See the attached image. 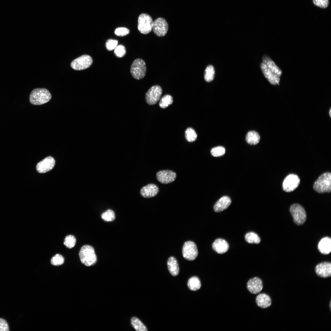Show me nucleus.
<instances>
[{
  "label": "nucleus",
  "mask_w": 331,
  "mask_h": 331,
  "mask_svg": "<svg viewBox=\"0 0 331 331\" xmlns=\"http://www.w3.org/2000/svg\"><path fill=\"white\" fill-rule=\"evenodd\" d=\"M248 291L251 294H257L262 290L263 284L262 280L259 278L255 277L250 279L246 284Z\"/></svg>",
  "instance_id": "nucleus-13"
},
{
  "label": "nucleus",
  "mask_w": 331,
  "mask_h": 331,
  "mask_svg": "<svg viewBox=\"0 0 331 331\" xmlns=\"http://www.w3.org/2000/svg\"><path fill=\"white\" fill-rule=\"evenodd\" d=\"M331 108H330V110H329V116H330V117H331Z\"/></svg>",
  "instance_id": "nucleus-39"
},
{
  "label": "nucleus",
  "mask_w": 331,
  "mask_h": 331,
  "mask_svg": "<svg viewBox=\"0 0 331 331\" xmlns=\"http://www.w3.org/2000/svg\"><path fill=\"white\" fill-rule=\"evenodd\" d=\"M260 139V137L259 134L255 131H251L248 132L245 138L247 143L252 145H255L258 143Z\"/></svg>",
  "instance_id": "nucleus-23"
},
{
  "label": "nucleus",
  "mask_w": 331,
  "mask_h": 331,
  "mask_svg": "<svg viewBox=\"0 0 331 331\" xmlns=\"http://www.w3.org/2000/svg\"><path fill=\"white\" fill-rule=\"evenodd\" d=\"M153 21L151 16L146 13H142L138 17V29L141 33L146 34L152 31Z\"/></svg>",
  "instance_id": "nucleus-7"
},
{
  "label": "nucleus",
  "mask_w": 331,
  "mask_h": 331,
  "mask_svg": "<svg viewBox=\"0 0 331 331\" xmlns=\"http://www.w3.org/2000/svg\"><path fill=\"white\" fill-rule=\"evenodd\" d=\"M79 255L81 262L86 266L93 265L97 261L94 249L90 245L82 246L80 250Z\"/></svg>",
  "instance_id": "nucleus-3"
},
{
  "label": "nucleus",
  "mask_w": 331,
  "mask_h": 331,
  "mask_svg": "<svg viewBox=\"0 0 331 331\" xmlns=\"http://www.w3.org/2000/svg\"><path fill=\"white\" fill-rule=\"evenodd\" d=\"M329 307H330V309H331V302H330V303Z\"/></svg>",
  "instance_id": "nucleus-40"
},
{
  "label": "nucleus",
  "mask_w": 331,
  "mask_h": 331,
  "mask_svg": "<svg viewBox=\"0 0 331 331\" xmlns=\"http://www.w3.org/2000/svg\"><path fill=\"white\" fill-rule=\"evenodd\" d=\"M167 264L168 270L171 275L173 276H177L179 273V267L176 258L173 257H169Z\"/></svg>",
  "instance_id": "nucleus-22"
},
{
  "label": "nucleus",
  "mask_w": 331,
  "mask_h": 331,
  "mask_svg": "<svg viewBox=\"0 0 331 331\" xmlns=\"http://www.w3.org/2000/svg\"><path fill=\"white\" fill-rule=\"evenodd\" d=\"M290 211L295 223L298 225H303L306 222L307 216L306 211L300 205L295 204L290 208Z\"/></svg>",
  "instance_id": "nucleus-6"
},
{
  "label": "nucleus",
  "mask_w": 331,
  "mask_h": 331,
  "mask_svg": "<svg viewBox=\"0 0 331 331\" xmlns=\"http://www.w3.org/2000/svg\"><path fill=\"white\" fill-rule=\"evenodd\" d=\"M168 28L167 21L162 17H158L153 21L152 30L154 33L158 36H165L168 32Z\"/></svg>",
  "instance_id": "nucleus-12"
},
{
  "label": "nucleus",
  "mask_w": 331,
  "mask_h": 331,
  "mask_svg": "<svg viewBox=\"0 0 331 331\" xmlns=\"http://www.w3.org/2000/svg\"><path fill=\"white\" fill-rule=\"evenodd\" d=\"M131 323L134 329L137 331H146V326L138 318L133 317L131 319Z\"/></svg>",
  "instance_id": "nucleus-26"
},
{
  "label": "nucleus",
  "mask_w": 331,
  "mask_h": 331,
  "mask_svg": "<svg viewBox=\"0 0 331 331\" xmlns=\"http://www.w3.org/2000/svg\"><path fill=\"white\" fill-rule=\"evenodd\" d=\"M314 4L316 6L323 8L327 7L329 5V0H313Z\"/></svg>",
  "instance_id": "nucleus-37"
},
{
  "label": "nucleus",
  "mask_w": 331,
  "mask_h": 331,
  "mask_svg": "<svg viewBox=\"0 0 331 331\" xmlns=\"http://www.w3.org/2000/svg\"><path fill=\"white\" fill-rule=\"evenodd\" d=\"M185 136L186 140L188 142H192L196 140L197 135L193 128L191 127H188L185 131Z\"/></svg>",
  "instance_id": "nucleus-28"
},
{
  "label": "nucleus",
  "mask_w": 331,
  "mask_h": 331,
  "mask_svg": "<svg viewBox=\"0 0 331 331\" xmlns=\"http://www.w3.org/2000/svg\"><path fill=\"white\" fill-rule=\"evenodd\" d=\"M126 52L125 47L122 45L117 46L115 48L114 51L115 55L118 58H121L124 56Z\"/></svg>",
  "instance_id": "nucleus-34"
},
{
  "label": "nucleus",
  "mask_w": 331,
  "mask_h": 331,
  "mask_svg": "<svg viewBox=\"0 0 331 331\" xmlns=\"http://www.w3.org/2000/svg\"><path fill=\"white\" fill-rule=\"evenodd\" d=\"M183 257L188 261H193L198 255V251L196 244L193 242L188 241L184 244L182 249Z\"/></svg>",
  "instance_id": "nucleus-9"
},
{
  "label": "nucleus",
  "mask_w": 331,
  "mask_h": 331,
  "mask_svg": "<svg viewBox=\"0 0 331 331\" xmlns=\"http://www.w3.org/2000/svg\"><path fill=\"white\" fill-rule=\"evenodd\" d=\"M318 248L320 252L324 254H328L331 251V239L330 238L325 237L319 241Z\"/></svg>",
  "instance_id": "nucleus-21"
},
{
  "label": "nucleus",
  "mask_w": 331,
  "mask_h": 331,
  "mask_svg": "<svg viewBox=\"0 0 331 331\" xmlns=\"http://www.w3.org/2000/svg\"><path fill=\"white\" fill-rule=\"evenodd\" d=\"M159 192L158 186L154 184H149L143 187L140 190L141 196L146 198H151L155 196Z\"/></svg>",
  "instance_id": "nucleus-17"
},
{
  "label": "nucleus",
  "mask_w": 331,
  "mask_h": 331,
  "mask_svg": "<svg viewBox=\"0 0 331 331\" xmlns=\"http://www.w3.org/2000/svg\"><path fill=\"white\" fill-rule=\"evenodd\" d=\"M162 93L161 87L158 85L150 87L145 94V100L149 105L155 104L159 100Z\"/></svg>",
  "instance_id": "nucleus-10"
},
{
  "label": "nucleus",
  "mask_w": 331,
  "mask_h": 331,
  "mask_svg": "<svg viewBox=\"0 0 331 331\" xmlns=\"http://www.w3.org/2000/svg\"><path fill=\"white\" fill-rule=\"evenodd\" d=\"M64 259L61 255L57 254L52 257L51 260V264L54 266H59L63 264Z\"/></svg>",
  "instance_id": "nucleus-33"
},
{
  "label": "nucleus",
  "mask_w": 331,
  "mask_h": 331,
  "mask_svg": "<svg viewBox=\"0 0 331 331\" xmlns=\"http://www.w3.org/2000/svg\"><path fill=\"white\" fill-rule=\"evenodd\" d=\"M225 153V149L222 146H218L213 148L211 151V155L215 157L223 156L224 154Z\"/></svg>",
  "instance_id": "nucleus-32"
},
{
  "label": "nucleus",
  "mask_w": 331,
  "mask_h": 331,
  "mask_svg": "<svg viewBox=\"0 0 331 331\" xmlns=\"http://www.w3.org/2000/svg\"><path fill=\"white\" fill-rule=\"evenodd\" d=\"M215 70L214 67L211 65L207 66L204 71V78L205 80L207 82L212 81L214 78Z\"/></svg>",
  "instance_id": "nucleus-25"
},
{
  "label": "nucleus",
  "mask_w": 331,
  "mask_h": 331,
  "mask_svg": "<svg viewBox=\"0 0 331 331\" xmlns=\"http://www.w3.org/2000/svg\"><path fill=\"white\" fill-rule=\"evenodd\" d=\"M9 328L6 321L0 318V331H9Z\"/></svg>",
  "instance_id": "nucleus-38"
},
{
  "label": "nucleus",
  "mask_w": 331,
  "mask_h": 331,
  "mask_svg": "<svg viewBox=\"0 0 331 331\" xmlns=\"http://www.w3.org/2000/svg\"><path fill=\"white\" fill-rule=\"evenodd\" d=\"M101 217L103 220L107 222L112 221L115 218L114 212L110 209H108L103 213L101 215Z\"/></svg>",
  "instance_id": "nucleus-31"
},
{
  "label": "nucleus",
  "mask_w": 331,
  "mask_h": 331,
  "mask_svg": "<svg viewBox=\"0 0 331 331\" xmlns=\"http://www.w3.org/2000/svg\"><path fill=\"white\" fill-rule=\"evenodd\" d=\"M156 177L158 180L161 183L167 184L175 181L176 178V174L171 170H161L157 173Z\"/></svg>",
  "instance_id": "nucleus-15"
},
{
  "label": "nucleus",
  "mask_w": 331,
  "mask_h": 331,
  "mask_svg": "<svg viewBox=\"0 0 331 331\" xmlns=\"http://www.w3.org/2000/svg\"><path fill=\"white\" fill-rule=\"evenodd\" d=\"M262 61L260 66L264 77L271 84L276 85L279 84L282 74L281 69L267 55L263 56Z\"/></svg>",
  "instance_id": "nucleus-1"
},
{
  "label": "nucleus",
  "mask_w": 331,
  "mask_h": 331,
  "mask_svg": "<svg viewBox=\"0 0 331 331\" xmlns=\"http://www.w3.org/2000/svg\"><path fill=\"white\" fill-rule=\"evenodd\" d=\"M245 239L249 243L259 244L261 242V239L259 236L255 233L250 232L247 233L245 236Z\"/></svg>",
  "instance_id": "nucleus-27"
},
{
  "label": "nucleus",
  "mask_w": 331,
  "mask_h": 331,
  "mask_svg": "<svg viewBox=\"0 0 331 331\" xmlns=\"http://www.w3.org/2000/svg\"><path fill=\"white\" fill-rule=\"evenodd\" d=\"M313 188L317 192H329L331 191V173L326 172L321 175L314 182Z\"/></svg>",
  "instance_id": "nucleus-4"
},
{
  "label": "nucleus",
  "mask_w": 331,
  "mask_h": 331,
  "mask_svg": "<svg viewBox=\"0 0 331 331\" xmlns=\"http://www.w3.org/2000/svg\"><path fill=\"white\" fill-rule=\"evenodd\" d=\"M55 164L54 158L51 156L48 157L37 164L36 170L40 173H46L53 168Z\"/></svg>",
  "instance_id": "nucleus-14"
},
{
  "label": "nucleus",
  "mask_w": 331,
  "mask_h": 331,
  "mask_svg": "<svg viewBox=\"0 0 331 331\" xmlns=\"http://www.w3.org/2000/svg\"><path fill=\"white\" fill-rule=\"evenodd\" d=\"M118 44V41L117 40L109 39L106 42L105 47L108 50L111 51L115 49L117 46Z\"/></svg>",
  "instance_id": "nucleus-35"
},
{
  "label": "nucleus",
  "mask_w": 331,
  "mask_h": 331,
  "mask_svg": "<svg viewBox=\"0 0 331 331\" xmlns=\"http://www.w3.org/2000/svg\"><path fill=\"white\" fill-rule=\"evenodd\" d=\"M255 301L257 306L262 308H266L271 305L272 301L270 296L265 293H261L256 297Z\"/></svg>",
  "instance_id": "nucleus-18"
},
{
  "label": "nucleus",
  "mask_w": 331,
  "mask_h": 331,
  "mask_svg": "<svg viewBox=\"0 0 331 331\" xmlns=\"http://www.w3.org/2000/svg\"><path fill=\"white\" fill-rule=\"evenodd\" d=\"M114 33L117 36H124L129 34L130 33V30L126 28L120 27L116 28L115 31Z\"/></svg>",
  "instance_id": "nucleus-36"
},
{
  "label": "nucleus",
  "mask_w": 331,
  "mask_h": 331,
  "mask_svg": "<svg viewBox=\"0 0 331 331\" xmlns=\"http://www.w3.org/2000/svg\"><path fill=\"white\" fill-rule=\"evenodd\" d=\"M76 239L74 236L71 235H67L65 238L63 244L69 249H71L75 245Z\"/></svg>",
  "instance_id": "nucleus-30"
},
{
  "label": "nucleus",
  "mask_w": 331,
  "mask_h": 331,
  "mask_svg": "<svg viewBox=\"0 0 331 331\" xmlns=\"http://www.w3.org/2000/svg\"><path fill=\"white\" fill-rule=\"evenodd\" d=\"M188 286L189 289L193 291H196L199 289L201 286L200 281L196 276H193L188 280Z\"/></svg>",
  "instance_id": "nucleus-24"
},
{
  "label": "nucleus",
  "mask_w": 331,
  "mask_h": 331,
  "mask_svg": "<svg viewBox=\"0 0 331 331\" xmlns=\"http://www.w3.org/2000/svg\"><path fill=\"white\" fill-rule=\"evenodd\" d=\"M231 202L230 198L228 196H224L220 198L215 204L214 206V211L219 212L226 209Z\"/></svg>",
  "instance_id": "nucleus-20"
},
{
  "label": "nucleus",
  "mask_w": 331,
  "mask_h": 331,
  "mask_svg": "<svg viewBox=\"0 0 331 331\" xmlns=\"http://www.w3.org/2000/svg\"><path fill=\"white\" fill-rule=\"evenodd\" d=\"M315 272L318 276L321 278L330 277L331 276V263L323 262L318 264L315 267Z\"/></svg>",
  "instance_id": "nucleus-16"
},
{
  "label": "nucleus",
  "mask_w": 331,
  "mask_h": 331,
  "mask_svg": "<svg viewBox=\"0 0 331 331\" xmlns=\"http://www.w3.org/2000/svg\"><path fill=\"white\" fill-rule=\"evenodd\" d=\"M300 182V178L297 175L290 174L284 180L282 184L283 189L287 192H292L297 188Z\"/></svg>",
  "instance_id": "nucleus-11"
},
{
  "label": "nucleus",
  "mask_w": 331,
  "mask_h": 331,
  "mask_svg": "<svg viewBox=\"0 0 331 331\" xmlns=\"http://www.w3.org/2000/svg\"><path fill=\"white\" fill-rule=\"evenodd\" d=\"M172 97L169 95H166L161 99L159 105L162 108H164L171 104L173 102Z\"/></svg>",
  "instance_id": "nucleus-29"
},
{
  "label": "nucleus",
  "mask_w": 331,
  "mask_h": 331,
  "mask_svg": "<svg viewBox=\"0 0 331 331\" xmlns=\"http://www.w3.org/2000/svg\"><path fill=\"white\" fill-rule=\"evenodd\" d=\"M212 248L214 251L218 253L223 254L228 251L229 245L227 242L225 240L218 238L213 242Z\"/></svg>",
  "instance_id": "nucleus-19"
},
{
  "label": "nucleus",
  "mask_w": 331,
  "mask_h": 331,
  "mask_svg": "<svg viewBox=\"0 0 331 331\" xmlns=\"http://www.w3.org/2000/svg\"><path fill=\"white\" fill-rule=\"evenodd\" d=\"M93 60L89 55H82L75 59L70 64L71 67L77 70H82L89 67L92 64Z\"/></svg>",
  "instance_id": "nucleus-8"
},
{
  "label": "nucleus",
  "mask_w": 331,
  "mask_h": 331,
  "mask_svg": "<svg viewBox=\"0 0 331 331\" xmlns=\"http://www.w3.org/2000/svg\"><path fill=\"white\" fill-rule=\"evenodd\" d=\"M146 71V65L142 59L138 58L133 62L130 68V72L133 78L137 80L143 78Z\"/></svg>",
  "instance_id": "nucleus-5"
},
{
  "label": "nucleus",
  "mask_w": 331,
  "mask_h": 331,
  "mask_svg": "<svg viewBox=\"0 0 331 331\" xmlns=\"http://www.w3.org/2000/svg\"><path fill=\"white\" fill-rule=\"evenodd\" d=\"M51 98V95L47 89L37 88L31 91L29 95V99L31 104L40 105L47 103Z\"/></svg>",
  "instance_id": "nucleus-2"
}]
</instances>
